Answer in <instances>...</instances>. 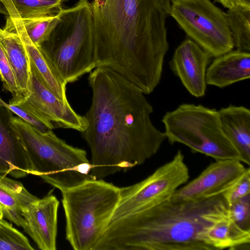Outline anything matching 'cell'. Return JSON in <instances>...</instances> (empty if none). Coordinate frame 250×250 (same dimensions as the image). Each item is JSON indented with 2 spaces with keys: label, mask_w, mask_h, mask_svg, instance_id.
I'll return each mask as SVG.
<instances>
[{
  "label": "cell",
  "mask_w": 250,
  "mask_h": 250,
  "mask_svg": "<svg viewBox=\"0 0 250 250\" xmlns=\"http://www.w3.org/2000/svg\"><path fill=\"white\" fill-rule=\"evenodd\" d=\"M250 194V169L246 168L242 175L222 195L229 207L233 202Z\"/></svg>",
  "instance_id": "83f0119b"
},
{
  "label": "cell",
  "mask_w": 250,
  "mask_h": 250,
  "mask_svg": "<svg viewBox=\"0 0 250 250\" xmlns=\"http://www.w3.org/2000/svg\"><path fill=\"white\" fill-rule=\"evenodd\" d=\"M13 112L0 106V174L19 178L30 174V166L23 144L11 120Z\"/></svg>",
  "instance_id": "5bb4252c"
},
{
  "label": "cell",
  "mask_w": 250,
  "mask_h": 250,
  "mask_svg": "<svg viewBox=\"0 0 250 250\" xmlns=\"http://www.w3.org/2000/svg\"><path fill=\"white\" fill-rule=\"evenodd\" d=\"M212 250L250 249V231L240 228L229 215L211 226L204 235Z\"/></svg>",
  "instance_id": "ffe728a7"
},
{
  "label": "cell",
  "mask_w": 250,
  "mask_h": 250,
  "mask_svg": "<svg viewBox=\"0 0 250 250\" xmlns=\"http://www.w3.org/2000/svg\"><path fill=\"white\" fill-rule=\"evenodd\" d=\"M88 0V1H90V0Z\"/></svg>",
  "instance_id": "836d02e7"
},
{
  "label": "cell",
  "mask_w": 250,
  "mask_h": 250,
  "mask_svg": "<svg viewBox=\"0 0 250 250\" xmlns=\"http://www.w3.org/2000/svg\"><path fill=\"white\" fill-rule=\"evenodd\" d=\"M218 111L224 133L239 153L242 162L250 165V109L231 104Z\"/></svg>",
  "instance_id": "e0dca14e"
},
{
  "label": "cell",
  "mask_w": 250,
  "mask_h": 250,
  "mask_svg": "<svg viewBox=\"0 0 250 250\" xmlns=\"http://www.w3.org/2000/svg\"><path fill=\"white\" fill-rule=\"evenodd\" d=\"M8 105V104H7L4 102L0 97V106H3L7 107Z\"/></svg>",
  "instance_id": "4dcf8cb0"
},
{
  "label": "cell",
  "mask_w": 250,
  "mask_h": 250,
  "mask_svg": "<svg viewBox=\"0 0 250 250\" xmlns=\"http://www.w3.org/2000/svg\"><path fill=\"white\" fill-rule=\"evenodd\" d=\"M29 94L26 103L42 116L50 122L54 128L74 129L83 132L86 126L84 116L77 114L68 102L57 97L40 80L30 64Z\"/></svg>",
  "instance_id": "8fae6325"
},
{
  "label": "cell",
  "mask_w": 250,
  "mask_h": 250,
  "mask_svg": "<svg viewBox=\"0 0 250 250\" xmlns=\"http://www.w3.org/2000/svg\"><path fill=\"white\" fill-rule=\"evenodd\" d=\"M170 16L211 57L234 48L225 13L210 0H171Z\"/></svg>",
  "instance_id": "ba28073f"
},
{
  "label": "cell",
  "mask_w": 250,
  "mask_h": 250,
  "mask_svg": "<svg viewBox=\"0 0 250 250\" xmlns=\"http://www.w3.org/2000/svg\"><path fill=\"white\" fill-rule=\"evenodd\" d=\"M189 178L184 156L178 149L170 161L143 180L120 188V200L110 222L169 199Z\"/></svg>",
  "instance_id": "9c48e42d"
},
{
  "label": "cell",
  "mask_w": 250,
  "mask_h": 250,
  "mask_svg": "<svg viewBox=\"0 0 250 250\" xmlns=\"http://www.w3.org/2000/svg\"><path fill=\"white\" fill-rule=\"evenodd\" d=\"M7 15L4 27L17 34L27 53L30 64L40 80L59 99L68 102L66 95V83L40 46H36L30 39L21 19L14 15Z\"/></svg>",
  "instance_id": "9a60e30c"
},
{
  "label": "cell",
  "mask_w": 250,
  "mask_h": 250,
  "mask_svg": "<svg viewBox=\"0 0 250 250\" xmlns=\"http://www.w3.org/2000/svg\"><path fill=\"white\" fill-rule=\"evenodd\" d=\"M7 107L24 122L40 131L44 132L54 128L50 122L36 111L24 99L15 104H8Z\"/></svg>",
  "instance_id": "d4e9b609"
},
{
  "label": "cell",
  "mask_w": 250,
  "mask_h": 250,
  "mask_svg": "<svg viewBox=\"0 0 250 250\" xmlns=\"http://www.w3.org/2000/svg\"><path fill=\"white\" fill-rule=\"evenodd\" d=\"M3 213H2L1 209L0 207V219H3Z\"/></svg>",
  "instance_id": "1f68e13d"
},
{
  "label": "cell",
  "mask_w": 250,
  "mask_h": 250,
  "mask_svg": "<svg viewBox=\"0 0 250 250\" xmlns=\"http://www.w3.org/2000/svg\"><path fill=\"white\" fill-rule=\"evenodd\" d=\"M34 250L28 239L3 219H0V250Z\"/></svg>",
  "instance_id": "cb8c5ba5"
},
{
  "label": "cell",
  "mask_w": 250,
  "mask_h": 250,
  "mask_svg": "<svg viewBox=\"0 0 250 250\" xmlns=\"http://www.w3.org/2000/svg\"><path fill=\"white\" fill-rule=\"evenodd\" d=\"M214 1L218 2L224 7L228 9L231 8L237 5L240 4L239 0H214Z\"/></svg>",
  "instance_id": "f1b7e54d"
},
{
  "label": "cell",
  "mask_w": 250,
  "mask_h": 250,
  "mask_svg": "<svg viewBox=\"0 0 250 250\" xmlns=\"http://www.w3.org/2000/svg\"><path fill=\"white\" fill-rule=\"evenodd\" d=\"M61 193L66 240L75 250H93L111 222L120 188L103 179H92Z\"/></svg>",
  "instance_id": "8992f818"
},
{
  "label": "cell",
  "mask_w": 250,
  "mask_h": 250,
  "mask_svg": "<svg viewBox=\"0 0 250 250\" xmlns=\"http://www.w3.org/2000/svg\"><path fill=\"white\" fill-rule=\"evenodd\" d=\"M63 0H1L7 15L21 19L56 15L62 9Z\"/></svg>",
  "instance_id": "44dd1931"
},
{
  "label": "cell",
  "mask_w": 250,
  "mask_h": 250,
  "mask_svg": "<svg viewBox=\"0 0 250 250\" xmlns=\"http://www.w3.org/2000/svg\"><path fill=\"white\" fill-rule=\"evenodd\" d=\"M0 43L14 72L20 90L25 99L29 94L30 62L25 48L16 33L0 28Z\"/></svg>",
  "instance_id": "d6986e66"
},
{
  "label": "cell",
  "mask_w": 250,
  "mask_h": 250,
  "mask_svg": "<svg viewBox=\"0 0 250 250\" xmlns=\"http://www.w3.org/2000/svg\"><path fill=\"white\" fill-rule=\"evenodd\" d=\"M11 123L24 146L30 174L61 192L95 179L85 150L68 145L52 130L39 131L19 117L13 116Z\"/></svg>",
  "instance_id": "277c9868"
},
{
  "label": "cell",
  "mask_w": 250,
  "mask_h": 250,
  "mask_svg": "<svg viewBox=\"0 0 250 250\" xmlns=\"http://www.w3.org/2000/svg\"><path fill=\"white\" fill-rule=\"evenodd\" d=\"M64 0V1H67V0Z\"/></svg>",
  "instance_id": "d6a6232c"
},
{
  "label": "cell",
  "mask_w": 250,
  "mask_h": 250,
  "mask_svg": "<svg viewBox=\"0 0 250 250\" xmlns=\"http://www.w3.org/2000/svg\"><path fill=\"white\" fill-rule=\"evenodd\" d=\"M88 80L92 101L81 133L91 151L90 175L104 179L155 155L166 137L151 121L153 108L146 94L106 67L94 69Z\"/></svg>",
  "instance_id": "6da1fadb"
},
{
  "label": "cell",
  "mask_w": 250,
  "mask_h": 250,
  "mask_svg": "<svg viewBox=\"0 0 250 250\" xmlns=\"http://www.w3.org/2000/svg\"><path fill=\"white\" fill-rule=\"evenodd\" d=\"M164 133L171 145L183 144L194 153L214 159H242L224 133L218 111L201 104L184 103L163 116ZM243 163V162H242Z\"/></svg>",
  "instance_id": "52a82bcc"
},
{
  "label": "cell",
  "mask_w": 250,
  "mask_h": 250,
  "mask_svg": "<svg viewBox=\"0 0 250 250\" xmlns=\"http://www.w3.org/2000/svg\"><path fill=\"white\" fill-rule=\"evenodd\" d=\"M91 1L96 68L111 69L151 93L169 48L171 0Z\"/></svg>",
  "instance_id": "7a4b0ae2"
},
{
  "label": "cell",
  "mask_w": 250,
  "mask_h": 250,
  "mask_svg": "<svg viewBox=\"0 0 250 250\" xmlns=\"http://www.w3.org/2000/svg\"><path fill=\"white\" fill-rule=\"evenodd\" d=\"M211 56L194 41L185 40L175 50L169 65L187 91L200 98L205 94L206 75Z\"/></svg>",
  "instance_id": "7c38bea8"
},
{
  "label": "cell",
  "mask_w": 250,
  "mask_h": 250,
  "mask_svg": "<svg viewBox=\"0 0 250 250\" xmlns=\"http://www.w3.org/2000/svg\"><path fill=\"white\" fill-rule=\"evenodd\" d=\"M59 201L51 192L38 198L22 211L24 231L42 250H56Z\"/></svg>",
  "instance_id": "4fadbf2b"
},
{
  "label": "cell",
  "mask_w": 250,
  "mask_h": 250,
  "mask_svg": "<svg viewBox=\"0 0 250 250\" xmlns=\"http://www.w3.org/2000/svg\"><path fill=\"white\" fill-rule=\"evenodd\" d=\"M228 215L222 194L188 202L169 198L110 222L93 250H212L205 233Z\"/></svg>",
  "instance_id": "3957f363"
},
{
  "label": "cell",
  "mask_w": 250,
  "mask_h": 250,
  "mask_svg": "<svg viewBox=\"0 0 250 250\" xmlns=\"http://www.w3.org/2000/svg\"><path fill=\"white\" fill-rule=\"evenodd\" d=\"M59 18V13L44 17L20 19L30 39L36 46H40L48 39L57 24Z\"/></svg>",
  "instance_id": "603a6c76"
},
{
  "label": "cell",
  "mask_w": 250,
  "mask_h": 250,
  "mask_svg": "<svg viewBox=\"0 0 250 250\" xmlns=\"http://www.w3.org/2000/svg\"><path fill=\"white\" fill-rule=\"evenodd\" d=\"M228 208L230 218L243 229L250 231V194L235 201Z\"/></svg>",
  "instance_id": "4316f807"
},
{
  "label": "cell",
  "mask_w": 250,
  "mask_h": 250,
  "mask_svg": "<svg viewBox=\"0 0 250 250\" xmlns=\"http://www.w3.org/2000/svg\"><path fill=\"white\" fill-rule=\"evenodd\" d=\"M250 77V53L231 50L216 57L206 71L208 85L223 88Z\"/></svg>",
  "instance_id": "2e32d148"
},
{
  "label": "cell",
  "mask_w": 250,
  "mask_h": 250,
  "mask_svg": "<svg viewBox=\"0 0 250 250\" xmlns=\"http://www.w3.org/2000/svg\"><path fill=\"white\" fill-rule=\"evenodd\" d=\"M0 78L4 88L10 92L12 96L9 104H15L24 99L19 88L12 66L0 43Z\"/></svg>",
  "instance_id": "484cf974"
},
{
  "label": "cell",
  "mask_w": 250,
  "mask_h": 250,
  "mask_svg": "<svg viewBox=\"0 0 250 250\" xmlns=\"http://www.w3.org/2000/svg\"><path fill=\"white\" fill-rule=\"evenodd\" d=\"M0 2H1V0H0Z\"/></svg>",
  "instance_id": "e575fe53"
},
{
  "label": "cell",
  "mask_w": 250,
  "mask_h": 250,
  "mask_svg": "<svg viewBox=\"0 0 250 250\" xmlns=\"http://www.w3.org/2000/svg\"><path fill=\"white\" fill-rule=\"evenodd\" d=\"M59 17L48 39L40 47L67 84L96 68L90 2L79 0L73 7L62 8Z\"/></svg>",
  "instance_id": "5b68a950"
},
{
  "label": "cell",
  "mask_w": 250,
  "mask_h": 250,
  "mask_svg": "<svg viewBox=\"0 0 250 250\" xmlns=\"http://www.w3.org/2000/svg\"><path fill=\"white\" fill-rule=\"evenodd\" d=\"M246 168L237 160H215L195 179L177 188L170 199L177 202H195L221 195Z\"/></svg>",
  "instance_id": "30bf717a"
},
{
  "label": "cell",
  "mask_w": 250,
  "mask_h": 250,
  "mask_svg": "<svg viewBox=\"0 0 250 250\" xmlns=\"http://www.w3.org/2000/svg\"><path fill=\"white\" fill-rule=\"evenodd\" d=\"M225 14L234 47L250 53V7L238 4Z\"/></svg>",
  "instance_id": "7402d4cb"
},
{
  "label": "cell",
  "mask_w": 250,
  "mask_h": 250,
  "mask_svg": "<svg viewBox=\"0 0 250 250\" xmlns=\"http://www.w3.org/2000/svg\"><path fill=\"white\" fill-rule=\"evenodd\" d=\"M241 5L250 7V0H239Z\"/></svg>",
  "instance_id": "f546056e"
},
{
  "label": "cell",
  "mask_w": 250,
  "mask_h": 250,
  "mask_svg": "<svg viewBox=\"0 0 250 250\" xmlns=\"http://www.w3.org/2000/svg\"><path fill=\"white\" fill-rule=\"evenodd\" d=\"M37 199L21 182L0 174V207L3 217L10 221L23 228L22 211Z\"/></svg>",
  "instance_id": "ac0fdd59"
}]
</instances>
